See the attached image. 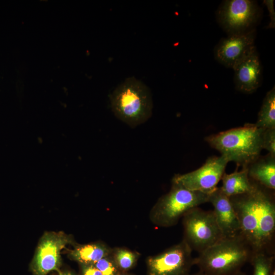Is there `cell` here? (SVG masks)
Returning a JSON list of instances; mask_svg holds the SVG:
<instances>
[{"mask_svg":"<svg viewBox=\"0 0 275 275\" xmlns=\"http://www.w3.org/2000/svg\"><path fill=\"white\" fill-rule=\"evenodd\" d=\"M103 275H117L119 272L111 253L93 264Z\"/></svg>","mask_w":275,"mask_h":275,"instance_id":"cell-20","label":"cell"},{"mask_svg":"<svg viewBox=\"0 0 275 275\" xmlns=\"http://www.w3.org/2000/svg\"><path fill=\"white\" fill-rule=\"evenodd\" d=\"M76 242L71 235L63 231H47L39 240L30 263L32 275H47L59 271L62 264V251Z\"/></svg>","mask_w":275,"mask_h":275,"instance_id":"cell-7","label":"cell"},{"mask_svg":"<svg viewBox=\"0 0 275 275\" xmlns=\"http://www.w3.org/2000/svg\"><path fill=\"white\" fill-rule=\"evenodd\" d=\"M255 124L263 129L275 128V88L266 94Z\"/></svg>","mask_w":275,"mask_h":275,"instance_id":"cell-17","label":"cell"},{"mask_svg":"<svg viewBox=\"0 0 275 275\" xmlns=\"http://www.w3.org/2000/svg\"><path fill=\"white\" fill-rule=\"evenodd\" d=\"M228 162V159L223 155L209 157L196 170L175 175L172 182L190 190L211 193L217 187Z\"/></svg>","mask_w":275,"mask_h":275,"instance_id":"cell-10","label":"cell"},{"mask_svg":"<svg viewBox=\"0 0 275 275\" xmlns=\"http://www.w3.org/2000/svg\"><path fill=\"white\" fill-rule=\"evenodd\" d=\"M184 240L146 260L149 275H188L194 258Z\"/></svg>","mask_w":275,"mask_h":275,"instance_id":"cell-9","label":"cell"},{"mask_svg":"<svg viewBox=\"0 0 275 275\" xmlns=\"http://www.w3.org/2000/svg\"><path fill=\"white\" fill-rule=\"evenodd\" d=\"M208 202L213 207L217 224L224 237L240 235V225L230 198L217 187L209 195Z\"/></svg>","mask_w":275,"mask_h":275,"instance_id":"cell-12","label":"cell"},{"mask_svg":"<svg viewBox=\"0 0 275 275\" xmlns=\"http://www.w3.org/2000/svg\"><path fill=\"white\" fill-rule=\"evenodd\" d=\"M232 275H246V274L244 273L241 272L240 271H238Z\"/></svg>","mask_w":275,"mask_h":275,"instance_id":"cell-26","label":"cell"},{"mask_svg":"<svg viewBox=\"0 0 275 275\" xmlns=\"http://www.w3.org/2000/svg\"><path fill=\"white\" fill-rule=\"evenodd\" d=\"M252 255L240 235L224 237L194 258V265L205 275H232L240 271Z\"/></svg>","mask_w":275,"mask_h":275,"instance_id":"cell-3","label":"cell"},{"mask_svg":"<svg viewBox=\"0 0 275 275\" xmlns=\"http://www.w3.org/2000/svg\"><path fill=\"white\" fill-rule=\"evenodd\" d=\"M111 103L115 116L132 127L144 123L152 114L150 90L134 77L126 78L114 90Z\"/></svg>","mask_w":275,"mask_h":275,"instance_id":"cell-4","label":"cell"},{"mask_svg":"<svg viewBox=\"0 0 275 275\" xmlns=\"http://www.w3.org/2000/svg\"><path fill=\"white\" fill-rule=\"evenodd\" d=\"M221 25L229 35L248 32L253 28L260 16L257 3L252 0H227L223 2L217 11Z\"/></svg>","mask_w":275,"mask_h":275,"instance_id":"cell-8","label":"cell"},{"mask_svg":"<svg viewBox=\"0 0 275 275\" xmlns=\"http://www.w3.org/2000/svg\"><path fill=\"white\" fill-rule=\"evenodd\" d=\"M210 194L190 190L172 182L170 190L161 196L152 208L150 219L160 227L175 225L190 209L208 202Z\"/></svg>","mask_w":275,"mask_h":275,"instance_id":"cell-5","label":"cell"},{"mask_svg":"<svg viewBox=\"0 0 275 275\" xmlns=\"http://www.w3.org/2000/svg\"><path fill=\"white\" fill-rule=\"evenodd\" d=\"M79 275H103L93 264H79Z\"/></svg>","mask_w":275,"mask_h":275,"instance_id":"cell-22","label":"cell"},{"mask_svg":"<svg viewBox=\"0 0 275 275\" xmlns=\"http://www.w3.org/2000/svg\"><path fill=\"white\" fill-rule=\"evenodd\" d=\"M271 275H275V269H274V268L273 269V270L272 271Z\"/></svg>","mask_w":275,"mask_h":275,"instance_id":"cell-28","label":"cell"},{"mask_svg":"<svg viewBox=\"0 0 275 275\" xmlns=\"http://www.w3.org/2000/svg\"><path fill=\"white\" fill-rule=\"evenodd\" d=\"M248 175L254 182L268 189H275V156H260L248 167Z\"/></svg>","mask_w":275,"mask_h":275,"instance_id":"cell-14","label":"cell"},{"mask_svg":"<svg viewBox=\"0 0 275 275\" xmlns=\"http://www.w3.org/2000/svg\"><path fill=\"white\" fill-rule=\"evenodd\" d=\"M233 69L235 85L238 91L250 94L260 87L262 67L257 50L240 61Z\"/></svg>","mask_w":275,"mask_h":275,"instance_id":"cell-13","label":"cell"},{"mask_svg":"<svg viewBox=\"0 0 275 275\" xmlns=\"http://www.w3.org/2000/svg\"><path fill=\"white\" fill-rule=\"evenodd\" d=\"M182 217L183 240L192 250L200 253L224 238L213 210L196 207Z\"/></svg>","mask_w":275,"mask_h":275,"instance_id":"cell-6","label":"cell"},{"mask_svg":"<svg viewBox=\"0 0 275 275\" xmlns=\"http://www.w3.org/2000/svg\"><path fill=\"white\" fill-rule=\"evenodd\" d=\"M58 272V275H79L70 269H65L64 270H60Z\"/></svg>","mask_w":275,"mask_h":275,"instance_id":"cell-24","label":"cell"},{"mask_svg":"<svg viewBox=\"0 0 275 275\" xmlns=\"http://www.w3.org/2000/svg\"><path fill=\"white\" fill-rule=\"evenodd\" d=\"M189 275V274H188ZM192 275H205V274H204L203 273H202V272L200 271L197 273H195L194 274H192Z\"/></svg>","mask_w":275,"mask_h":275,"instance_id":"cell-27","label":"cell"},{"mask_svg":"<svg viewBox=\"0 0 275 275\" xmlns=\"http://www.w3.org/2000/svg\"><path fill=\"white\" fill-rule=\"evenodd\" d=\"M250 192L229 197L240 225V236L252 254L274 256V190L255 182Z\"/></svg>","mask_w":275,"mask_h":275,"instance_id":"cell-1","label":"cell"},{"mask_svg":"<svg viewBox=\"0 0 275 275\" xmlns=\"http://www.w3.org/2000/svg\"><path fill=\"white\" fill-rule=\"evenodd\" d=\"M112 248L98 241L87 244H75L68 251V257L78 264H94L102 258L109 255Z\"/></svg>","mask_w":275,"mask_h":275,"instance_id":"cell-15","label":"cell"},{"mask_svg":"<svg viewBox=\"0 0 275 275\" xmlns=\"http://www.w3.org/2000/svg\"><path fill=\"white\" fill-rule=\"evenodd\" d=\"M117 275H132L128 273V272H119Z\"/></svg>","mask_w":275,"mask_h":275,"instance_id":"cell-25","label":"cell"},{"mask_svg":"<svg viewBox=\"0 0 275 275\" xmlns=\"http://www.w3.org/2000/svg\"><path fill=\"white\" fill-rule=\"evenodd\" d=\"M273 3L274 1L272 0L263 1V4L267 7L270 17V22L268 25V28L269 29H272L275 26V12Z\"/></svg>","mask_w":275,"mask_h":275,"instance_id":"cell-23","label":"cell"},{"mask_svg":"<svg viewBox=\"0 0 275 275\" xmlns=\"http://www.w3.org/2000/svg\"><path fill=\"white\" fill-rule=\"evenodd\" d=\"M221 180L220 188L229 197L251 191L256 183L250 178L247 168H242L240 171L236 170L231 174L225 172Z\"/></svg>","mask_w":275,"mask_h":275,"instance_id":"cell-16","label":"cell"},{"mask_svg":"<svg viewBox=\"0 0 275 275\" xmlns=\"http://www.w3.org/2000/svg\"><path fill=\"white\" fill-rule=\"evenodd\" d=\"M265 129L255 124L232 128L205 138L209 145L237 166L247 168L261 155Z\"/></svg>","mask_w":275,"mask_h":275,"instance_id":"cell-2","label":"cell"},{"mask_svg":"<svg viewBox=\"0 0 275 275\" xmlns=\"http://www.w3.org/2000/svg\"><path fill=\"white\" fill-rule=\"evenodd\" d=\"M255 29L245 33L228 35L215 46V59L227 68H233L238 63L256 50Z\"/></svg>","mask_w":275,"mask_h":275,"instance_id":"cell-11","label":"cell"},{"mask_svg":"<svg viewBox=\"0 0 275 275\" xmlns=\"http://www.w3.org/2000/svg\"><path fill=\"white\" fill-rule=\"evenodd\" d=\"M111 255L121 272H128L132 269L140 257L137 252L123 247L112 248Z\"/></svg>","mask_w":275,"mask_h":275,"instance_id":"cell-18","label":"cell"},{"mask_svg":"<svg viewBox=\"0 0 275 275\" xmlns=\"http://www.w3.org/2000/svg\"><path fill=\"white\" fill-rule=\"evenodd\" d=\"M274 256L262 253L253 254L250 260L253 267L252 275H271Z\"/></svg>","mask_w":275,"mask_h":275,"instance_id":"cell-19","label":"cell"},{"mask_svg":"<svg viewBox=\"0 0 275 275\" xmlns=\"http://www.w3.org/2000/svg\"><path fill=\"white\" fill-rule=\"evenodd\" d=\"M263 149L269 154L275 156V128L265 129L263 134Z\"/></svg>","mask_w":275,"mask_h":275,"instance_id":"cell-21","label":"cell"}]
</instances>
